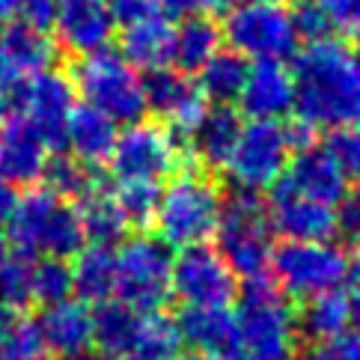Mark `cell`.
Returning a JSON list of instances; mask_svg holds the SVG:
<instances>
[{"instance_id":"obj_6","label":"cell","mask_w":360,"mask_h":360,"mask_svg":"<svg viewBox=\"0 0 360 360\" xmlns=\"http://www.w3.org/2000/svg\"><path fill=\"white\" fill-rule=\"evenodd\" d=\"M217 253L226 259L236 277H253L268 271L274 253V226L262 194L236 191L224 202V214L217 224Z\"/></svg>"},{"instance_id":"obj_25","label":"cell","mask_w":360,"mask_h":360,"mask_svg":"<svg viewBox=\"0 0 360 360\" xmlns=\"http://www.w3.org/2000/svg\"><path fill=\"white\" fill-rule=\"evenodd\" d=\"M241 113L233 108V105H212L205 108L200 125L191 131V143H188V152L194 155L202 167L209 170H217L224 167L229 152L236 146V137L241 131Z\"/></svg>"},{"instance_id":"obj_48","label":"cell","mask_w":360,"mask_h":360,"mask_svg":"<svg viewBox=\"0 0 360 360\" xmlns=\"http://www.w3.org/2000/svg\"><path fill=\"white\" fill-rule=\"evenodd\" d=\"M60 360H113L108 354H101V352H93V349H86L81 354H72V357H60Z\"/></svg>"},{"instance_id":"obj_27","label":"cell","mask_w":360,"mask_h":360,"mask_svg":"<svg viewBox=\"0 0 360 360\" xmlns=\"http://www.w3.org/2000/svg\"><path fill=\"white\" fill-rule=\"evenodd\" d=\"M140 316L143 313L131 310V307L122 304L120 298H108V301L96 304V310H93V345H98V352L113 357V360H125L128 352H131V345H134Z\"/></svg>"},{"instance_id":"obj_1","label":"cell","mask_w":360,"mask_h":360,"mask_svg":"<svg viewBox=\"0 0 360 360\" xmlns=\"http://www.w3.org/2000/svg\"><path fill=\"white\" fill-rule=\"evenodd\" d=\"M295 117L313 128L360 122V60L342 39L307 42L295 51Z\"/></svg>"},{"instance_id":"obj_35","label":"cell","mask_w":360,"mask_h":360,"mask_svg":"<svg viewBox=\"0 0 360 360\" xmlns=\"http://www.w3.org/2000/svg\"><path fill=\"white\" fill-rule=\"evenodd\" d=\"M33 256L12 250L0 265V307L27 313L33 307Z\"/></svg>"},{"instance_id":"obj_15","label":"cell","mask_w":360,"mask_h":360,"mask_svg":"<svg viewBox=\"0 0 360 360\" xmlns=\"http://www.w3.org/2000/svg\"><path fill=\"white\" fill-rule=\"evenodd\" d=\"M60 54L63 51L51 33L36 30L15 18L4 21L0 27V93H6L24 78L57 69Z\"/></svg>"},{"instance_id":"obj_52","label":"cell","mask_w":360,"mask_h":360,"mask_svg":"<svg viewBox=\"0 0 360 360\" xmlns=\"http://www.w3.org/2000/svg\"><path fill=\"white\" fill-rule=\"evenodd\" d=\"M226 360H244V357L241 354H233V357H226Z\"/></svg>"},{"instance_id":"obj_26","label":"cell","mask_w":360,"mask_h":360,"mask_svg":"<svg viewBox=\"0 0 360 360\" xmlns=\"http://www.w3.org/2000/svg\"><path fill=\"white\" fill-rule=\"evenodd\" d=\"M221 48H224V33L221 24L212 15L182 18L176 24V36H173V66L188 75H197Z\"/></svg>"},{"instance_id":"obj_3","label":"cell","mask_w":360,"mask_h":360,"mask_svg":"<svg viewBox=\"0 0 360 360\" xmlns=\"http://www.w3.org/2000/svg\"><path fill=\"white\" fill-rule=\"evenodd\" d=\"M9 248L24 256H54L72 259L86 248L78 209L72 202L54 197L48 188L33 185L18 197L9 214Z\"/></svg>"},{"instance_id":"obj_8","label":"cell","mask_w":360,"mask_h":360,"mask_svg":"<svg viewBox=\"0 0 360 360\" xmlns=\"http://www.w3.org/2000/svg\"><path fill=\"white\" fill-rule=\"evenodd\" d=\"M229 51L244 60H289L298 51V33L292 24V6L283 0H248L233 4L221 21Z\"/></svg>"},{"instance_id":"obj_29","label":"cell","mask_w":360,"mask_h":360,"mask_svg":"<svg viewBox=\"0 0 360 360\" xmlns=\"http://www.w3.org/2000/svg\"><path fill=\"white\" fill-rule=\"evenodd\" d=\"M81 217V229H84V238L89 244H98V248H113L128 238V221L120 209L113 191H108L105 185H98L96 191L75 205Z\"/></svg>"},{"instance_id":"obj_22","label":"cell","mask_w":360,"mask_h":360,"mask_svg":"<svg viewBox=\"0 0 360 360\" xmlns=\"http://www.w3.org/2000/svg\"><path fill=\"white\" fill-rule=\"evenodd\" d=\"M36 330L48 354L72 357L93 349V310L81 298H69L60 304L42 307L36 319Z\"/></svg>"},{"instance_id":"obj_39","label":"cell","mask_w":360,"mask_h":360,"mask_svg":"<svg viewBox=\"0 0 360 360\" xmlns=\"http://www.w3.org/2000/svg\"><path fill=\"white\" fill-rule=\"evenodd\" d=\"M316 6L328 15L337 33L360 39V0H316Z\"/></svg>"},{"instance_id":"obj_5","label":"cell","mask_w":360,"mask_h":360,"mask_svg":"<svg viewBox=\"0 0 360 360\" xmlns=\"http://www.w3.org/2000/svg\"><path fill=\"white\" fill-rule=\"evenodd\" d=\"M69 78L75 84V93L84 98V105L105 113L117 125L146 120L143 75L120 51L101 48L86 57H78Z\"/></svg>"},{"instance_id":"obj_19","label":"cell","mask_w":360,"mask_h":360,"mask_svg":"<svg viewBox=\"0 0 360 360\" xmlns=\"http://www.w3.org/2000/svg\"><path fill=\"white\" fill-rule=\"evenodd\" d=\"M182 345L205 360L238 354V319L229 307H182L176 316Z\"/></svg>"},{"instance_id":"obj_18","label":"cell","mask_w":360,"mask_h":360,"mask_svg":"<svg viewBox=\"0 0 360 360\" xmlns=\"http://www.w3.org/2000/svg\"><path fill=\"white\" fill-rule=\"evenodd\" d=\"M57 45L75 57H86L93 51L110 48L113 39V15L108 0H57Z\"/></svg>"},{"instance_id":"obj_7","label":"cell","mask_w":360,"mask_h":360,"mask_svg":"<svg viewBox=\"0 0 360 360\" xmlns=\"http://www.w3.org/2000/svg\"><path fill=\"white\" fill-rule=\"evenodd\" d=\"M117 256V298L137 313H161L173 301V250L149 233L120 241Z\"/></svg>"},{"instance_id":"obj_4","label":"cell","mask_w":360,"mask_h":360,"mask_svg":"<svg viewBox=\"0 0 360 360\" xmlns=\"http://www.w3.org/2000/svg\"><path fill=\"white\" fill-rule=\"evenodd\" d=\"M224 188L200 170L176 173L161 188V202L155 214L158 238L170 250L209 244L217 233L224 214Z\"/></svg>"},{"instance_id":"obj_44","label":"cell","mask_w":360,"mask_h":360,"mask_svg":"<svg viewBox=\"0 0 360 360\" xmlns=\"http://www.w3.org/2000/svg\"><path fill=\"white\" fill-rule=\"evenodd\" d=\"M337 226L342 236L360 238V191L357 194H345L342 202H337Z\"/></svg>"},{"instance_id":"obj_23","label":"cell","mask_w":360,"mask_h":360,"mask_svg":"<svg viewBox=\"0 0 360 360\" xmlns=\"http://www.w3.org/2000/svg\"><path fill=\"white\" fill-rule=\"evenodd\" d=\"M173 36L176 24L164 12H155L143 21L120 27V54L137 72H155L173 66Z\"/></svg>"},{"instance_id":"obj_20","label":"cell","mask_w":360,"mask_h":360,"mask_svg":"<svg viewBox=\"0 0 360 360\" xmlns=\"http://www.w3.org/2000/svg\"><path fill=\"white\" fill-rule=\"evenodd\" d=\"M48 158L51 149L45 140L33 131L30 122L12 113L0 128V179L12 188H33L42 182Z\"/></svg>"},{"instance_id":"obj_32","label":"cell","mask_w":360,"mask_h":360,"mask_svg":"<svg viewBox=\"0 0 360 360\" xmlns=\"http://www.w3.org/2000/svg\"><path fill=\"white\" fill-rule=\"evenodd\" d=\"M182 337H179L176 319L164 313H143L134 345L125 360H182Z\"/></svg>"},{"instance_id":"obj_31","label":"cell","mask_w":360,"mask_h":360,"mask_svg":"<svg viewBox=\"0 0 360 360\" xmlns=\"http://www.w3.org/2000/svg\"><path fill=\"white\" fill-rule=\"evenodd\" d=\"M298 321V337H307L310 342L330 340L337 333L349 330V304L340 289L319 292L313 298H304V307L295 313Z\"/></svg>"},{"instance_id":"obj_47","label":"cell","mask_w":360,"mask_h":360,"mask_svg":"<svg viewBox=\"0 0 360 360\" xmlns=\"http://www.w3.org/2000/svg\"><path fill=\"white\" fill-rule=\"evenodd\" d=\"M24 4H30V0H0V21H12Z\"/></svg>"},{"instance_id":"obj_13","label":"cell","mask_w":360,"mask_h":360,"mask_svg":"<svg viewBox=\"0 0 360 360\" xmlns=\"http://www.w3.org/2000/svg\"><path fill=\"white\" fill-rule=\"evenodd\" d=\"M170 289L182 307H229L238 298V277L214 248L197 244L173 256Z\"/></svg>"},{"instance_id":"obj_54","label":"cell","mask_w":360,"mask_h":360,"mask_svg":"<svg viewBox=\"0 0 360 360\" xmlns=\"http://www.w3.org/2000/svg\"><path fill=\"white\" fill-rule=\"evenodd\" d=\"M354 54H357V60H360V48H357V51H354Z\"/></svg>"},{"instance_id":"obj_30","label":"cell","mask_w":360,"mask_h":360,"mask_svg":"<svg viewBox=\"0 0 360 360\" xmlns=\"http://www.w3.org/2000/svg\"><path fill=\"white\" fill-rule=\"evenodd\" d=\"M248 69H250V60H244L241 54H236L229 48H221L194 78L205 101H212V105H233L241 96Z\"/></svg>"},{"instance_id":"obj_38","label":"cell","mask_w":360,"mask_h":360,"mask_svg":"<svg viewBox=\"0 0 360 360\" xmlns=\"http://www.w3.org/2000/svg\"><path fill=\"white\" fill-rule=\"evenodd\" d=\"M292 24L298 33V42H319L333 33L328 15L316 6V0H301L298 6H292Z\"/></svg>"},{"instance_id":"obj_43","label":"cell","mask_w":360,"mask_h":360,"mask_svg":"<svg viewBox=\"0 0 360 360\" xmlns=\"http://www.w3.org/2000/svg\"><path fill=\"white\" fill-rule=\"evenodd\" d=\"M54 18H57V0H30L15 15V21H24L45 33H51V27H54Z\"/></svg>"},{"instance_id":"obj_10","label":"cell","mask_w":360,"mask_h":360,"mask_svg":"<svg viewBox=\"0 0 360 360\" xmlns=\"http://www.w3.org/2000/svg\"><path fill=\"white\" fill-rule=\"evenodd\" d=\"M352 253L337 241H283L271 253V277L289 298H313L349 283Z\"/></svg>"},{"instance_id":"obj_53","label":"cell","mask_w":360,"mask_h":360,"mask_svg":"<svg viewBox=\"0 0 360 360\" xmlns=\"http://www.w3.org/2000/svg\"><path fill=\"white\" fill-rule=\"evenodd\" d=\"M185 360H205V357H197V354H194V357H185Z\"/></svg>"},{"instance_id":"obj_49","label":"cell","mask_w":360,"mask_h":360,"mask_svg":"<svg viewBox=\"0 0 360 360\" xmlns=\"http://www.w3.org/2000/svg\"><path fill=\"white\" fill-rule=\"evenodd\" d=\"M12 117V108H9V98H6V93H0V128L6 125V120Z\"/></svg>"},{"instance_id":"obj_34","label":"cell","mask_w":360,"mask_h":360,"mask_svg":"<svg viewBox=\"0 0 360 360\" xmlns=\"http://www.w3.org/2000/svg\"><path fill=\"white\" fill-rule=\"evenodd\" d=\"M113 197H117L128 226L146 229V226L155 224L158 202H161V182L125 179V182H117V188H113Z\"/></svg>"},{"instance_id":"obj_11","label":"cell","mask_w":360,"mask_h":360,"mask_svg":"<svg viewBox=\"0 0 360 360\" xmlns=\"http://www.w3.org/2000/svg\"><path fill=\"white\" fill-rule=\"evenodd\" d=\"M292 161V146L286 140V128L274 120H248L236 137L221 170L236 185V191L265 194L271 191Z\"/></svg>"},{"instance_id":"obj_21","label":"cell","mask_w":360,"mask_h":360,"mask_svg":"<svg viewBox=\"0 0 360 360\" xmlns=\"http://www.w3.org/2000/svg\"><path fill=\"white\" fill-rule=\"evenodd\" d=\"M280 185L301 197H310L328 205L342 202V197L349 194V179H345L340 164L330 158V152L325 146H310V149L295 152Z\"/></svg>"},{"instance_id":"obj_14","label":"cell","mask_w":360,"mask_h":360,"mask_svg":"<svg viewBox=\"0 0 360 360\" xmlns=\"http://www.w3.org/2000/svg\"><path fill=\"white\" fill-rule=\"evenodd\" d=\"M143 96L146 113H152L161 125H167L179 137H191V131L200 125L205 108H209V101L197 86V78L176 66L146 72Z\"/></svg>"},{"instance_id":"obj_36","label":"cell","mask_w":360,"mask_h":360,"mask_svg":"<svg viewBox=\"0 0 360 360\" xmlns=\"http://www.w3.org/2000/svg\"><path fill=\"white\" fill-rule=\"evenodd\" d=\"M75 298V283H72V265L69 259H54L42 256L33 262V304H60Z\"/></svg>"},{"instance_id":"obj_42","label":"cell","mask_w":360,"mask_h":360,"mask_svg":"<svg viewBox=\"0 0 360 360\" xmlns=\"http://www.w3.org/2000/svg\"><path fill=\"white\" fill-rule=\"evenodd\" d=\"M158 9L167 18H197V15H212L224 6V0H155Z\"/></svg>"},{"instance_id":"obj_2","label":"cell","mask_w":360,"mask_h":360,"mask_svg":"<svg viewBox=\"0 0 360 360\" xmlns=\"http://www.w3.org/2000/svg\"><path fill=\"white\" fill-rule=\"evenodd\" d=\"M238 354L244 360H298V321L271 271L238 283Z\"/></svg>"},{"instance_id":"obj_24","label":"cell","mask_w":360,"mask_h":360,"mask_svg":"<svg viewBox=\"0 0 360 360\" xmlns=\"http://www.w3.org/2000/svg\"><path fill=\"white\" fill-rule=\"evenodd\" d=\"M120 125L108 120L105 113H98L89 105H75L72 117L66 122V146L72 158H78L81 164L98 170L101 164H108L113 143H117Z\"/></svg>"},{"instance_id":"obj_16","label":"cell","mask_w":360,"mask_h":360,"mask_svg":"<svg viewBox=\"0 0 360 360\" xmlns=\"http://www.w3.org/2000/svg\"><path fill=\"white\" fill-rule=\"evenodd\" d=\"M268 214H271L274 236H283L286 241H333L340 233L337 205L301 197L280 182L271 188Z\"/></svg>"},{"instance_id":"obj_33","label":"cell","mask_w":360,"mask_h":360,"mask_svg":"<svg viewBox=\"0 0 360 360\" xmlns=\"http://www.w3.org/2000/svg\"><path fill=\"white\" fill-rule=\"evenodd\" d=\"M42 188H48L54 197L66 200V202H81L89 191H96L98 182V170L81 164L78 158H72L69 152H57L54 158H48V167L42 173Z\"/></svg>"},{"instance_id":"obj_9","label":"cell","mask_w":360,"mask_h":360,"mask_svg":"<svg viewBox=\"0 0 360 360\" xmlns=\"http://www.w3.org/2000/svg\"><path fill=\"white\" fill-rule=\"evenodd\" d=\"M188 158L191 152L185 137H179L158 120H140L122 125L108 164L117 182H125V179L161 182V179H173Z\"/></svg>"},{"instance_id":"obj_28","label":"cell","mask_w":360,"mask_h":360,"mask_svg":"<svg viewBox=\"0 0 360 360\" xmlns=\"http://www.w3.org/2000/svg\"><path fill=\"white\" fill-rule=\"evenodd\" d=\"M69 265L75 295L84 304H101L113 298V292H117V256L110 248L86 244L78 256H72Z\"/></svg>"},{"instance_id":"obj_46","label":"cell","mask_w":360,"mask_h":360,"mask_svg":"<svg viewBox=\"0 0 360 360\" xmlns=\"http://www.w3.org/2000/svg\"><path fill=\"white\" fill-rule=\"evenodd\" d=\"M15 202H18V191L12 188L9 182L0 179V224L9 221V214H12V209H15Z\"/></svg>"},{"instance_id":"obj_12","label":"cell","mask_w":360,"mask_h":360,"mask_svg":"<svg viewBox=\"0 0 360 360\" xmlns=\"http://www.w3.org/2000/svg\"><path fill=\"white\" fill-rule=\"evenodd\" d=\"M9 108L15 117L33 125V131L45 140L51 155H57L66 146V122L78 105V93L69 78V72L48 69L33 78H24L6 89Z\"/></svg>"},{"instance_id":"obj_40","label":"cell","mask_w":360,"mask_h":360,"mask_svg":"<svg viewBox=\"0 0 360 360\" xmlns=\"http://www.w3.org/2000/svg\"><path fill=\"white\" fill-rule=\"evenodd\" d=\"M304 360H360V337H354L352 330L337 333L330 340L313 342L304 352Z\"/></svg>"},{"instance_id":"obj_41","label":"cell","mask_w":360,"mask_h":360,"mask_svg":"<svg viewBox=\"0 0 360 360\" xmlns=\"http://www.w3.org/2000/svg\"><path fill=\"white\" fill-rule=\"evenodd\" d=\"M108 9L117 27H128V24L143 21L149 15H155V12H161L155 0H108Z\"/></svg>"},{"instance_id":"obj_45","label":"cell","mask_w":360,"mask_h":360,"mask_svg":"<svg viewBox=\"0 0 360 360\" xmlns=\"http://www.w3.org/2000/svg\"><path fill=\"white\" fill-rule=\"evenodd\" d=\"M352 292L345 295V304H349V330L354 337H360V280L352 283Z\"/></svg>"},{"instance_id":"obj_51","label":"cell","mask_w":360,"mask_h":360,"mask_svg":"<svg viewBox=\"0 0 360 360\" xmlns=\"http://www.w3.org/2000/svg\"><path fill=\"white\" fill-rule=\"evenodd\" d=\"M224 4H226V0H224ZM229 4H248V0H229Z\"/></svg>"},{"instance_id":"obj_37","label":"cell","mask_w":360,"mask_h":360,"mask_svg":"<svg viewBox=\"0 0 360 360\" xmlns=\"http://www.w3.org/2000/svg\"><path fill=\"white\" fill-rule=\"evenodd\" d=\"M325 149L330 152V158L340 164V170L345 173L349 182L352 179L360 182V122L330 128L325 137Z\"/></svg>"},{"instance_id":"obj_17","label":"cell","mask_w":360,"mask_h":360,"mask_svg":"<svg viewBox=\"0 0 360 360\" xmlns=\"http://www.w3.org/2000/svg\"><path fill=\"white\" fill-rule=\"evenodd\" d=\"M238 113L248 120H286L295 110V78L286 60H256L250 63L238 96Z\"/></svg>"},{"instance_id":"obj_50","label":"cell","mask_w":360,"mask_h":360,"mask_svg":"<svg viewBox=\"0 0 360 360\" xmlns=\"http://www.w3.org/2000/svg\"><path fill=\"white\" fill-rule=\"evenodd\" d=\"M12 253V248H9V238H6V233L4 229H0V265L6 262V256Z\"/></svg>"}]
</instances>
